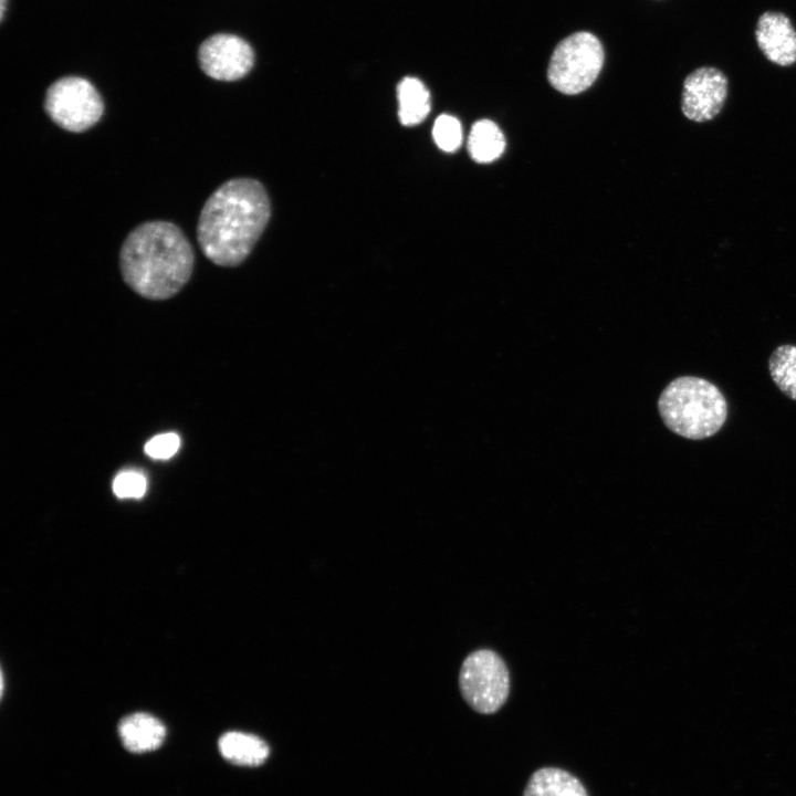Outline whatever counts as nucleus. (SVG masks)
Instances as JSON below:
<instances>
[{
	"instance_id": "nucleus-1",
	"label": "nucleus",
	"mask_w": 796,
	"mask_h": 796,
	"mask_svg": "<svg viewBox=\"0 0 796 796\" xmlns=\"http://www.w3.org/2000/svg\"><path fill=\"white\" fill-rule=\"evenodd\" d=\"M271 214L268 193L255 179L233 178L205 202L197 224L202 253L221 266H235L251 252Z\"/></svg>"
},
{
	"instance_id": "nucleus-2",
	"label": "nucleus",
	"mask_w": 796,
	"mask_h": 796,
	"mask_svg": "<svg viewBox=\"0 0 796 796\" xmlns=\"http://www.w3.org/2000/svg\"><path fill=\"white\" fill-rule=\"evenodd\" d=\"M195 263L191 243L176 224L147 221L133 229L119 252L126 284L150 300H165L188 282Z\"/></svg>"
},
{
	"instance_id": "nucleus-3",
	"label": "nucleus",
	"mask_w": 796,
	"mask_h": 796,
	"mask_svg": "<svg viewBox=\"0 0 796 796\" xmlns=\"http://www.w3.org/2000/svg\"><path fill=\"white\" fill-rule=\"evenodd\" d=\"M658 409L672 432L692 440L712 437L727 417V404L721 390L694 376L670 381L659 397Z\"/></svg>"
},
{
	"instance_id": "nucleus-4",
	"label": "nucleus",
	"mask_w": 796,
	"mask_h": 796,
	"mask_svg": "<svg viewBox=\"0 0 796 796\" xmlns=\"http://www.w3.org/2000/svg\"><path fill=\"white\" fill-rule=\"evenodd\" d=\"M604 48L589 32H576L562 40L553 51L547 69L551 85L566 95L587 90L604 64Z\"/></svg>"
},
{
	"instance_id": "nucleus-5",
	"label": "nucleus",
	"mask_w": 796,
	"mask_h": 796,
	"mask_svg": "<svg viewBox=\"0 0 796 796\" xmlns=\"http://www.w3.org/2000/svg\"><path fill=\"white\" fill-rule=\"evenodd\" d=\"M459 685L463 699L474 711L481 714L495 713L510 693L507 667L495 651L479 649L464 659Z\"/></svg>"
},
{
	"instance_id": "nucleus-6",
	"label": "nucleus",
	"mask_w": 796,
	"mask_h": 796,
	"mask_svg": "<svg viewBox=\"0 0 796 796\" xmlns=\"http://www.w3.org/2000/svg\"><path fill=\"white\" fill-rule=\"evenodd\" d=\"M44 111L61 128L82 133L101 119L104 103L90 81L80 76H64L49 86Z\"/></svg>"
},
{
	"instance_id": "nucleus-7",
	"label": "nucleus",
	"mask_w": 796,
	"mask_h": 796,
	"mask_svg": "<svg viewBox=\"0 0 796 796\" xmlns=\"http://www.w3.org/2000/svg\"><path fill=\"white\" fill-rule=\"evenodd\" d=\"M198 60L201 70L209 77L235 81L250 72L254 54L250 44L240 36L219 33L201 43Z\"/></svg>"
},
{
	"instance_id": "nucleus-8",
	"label": "nucleus",
	"mask_w": 796,
	"mask_h": 796,
	"mask_svg": "<svg viewBox=\"0 0 796 796\" xmlns=\"http://www.w3.org/2000/svg\"><path fill=\"white\" fill-rule=\"evenodd\" d=\"M727 87V78L721 70L713 66L694 70L683 81V115L695 123L712 121L724 106Z\"/></svg>"
},
{
	"instance_id": "nucleus-9",
	"label": "nucleus",
	"mask_w": 796,
	"mask_h": 796,
	"mask_svg": "<svg viewBox=\"0 0 796 796\" xmlns=\"http://www.w3.org/2000/svg\"><path fill=\"white\" fill-rule=\"evenodd\" d=\"M755 40L768 61L779 66L796 62V30L784 13L764 12L756 23Z\"/></svg>"
},
{
	"instance_id": "nucleus-10",
	"label": "nucleus",
	"mask_w": 796,
	"mask_h": 796,
	"mask_svg": "<svg viewBox=\"0 0 796 796\" xmlns=\"http://www.w3.org/2000/svg\"><path fill=\"white\" fill-rule=\"evenodd\" d=\"M123 745L130 752L143 753L158 748L166 736L165 725L147 713H134L118 724Z\"/></svg>"
},
{
	"instance_id": "nucleus-11",
	"label": "nucleus",
	"mask_w": 796,
	"mask_h": 796,
	"mask_svg": "<svg viewBox=\"0 0 796 796\" xmlns=\"http://www.w3.org/2000/svg\"><path fill=\"white\" fill-rule=\"evenodd\" d=\"M523 796H589L583 783L572 773L558 767L535 771Z\"/></svg>"
},
{
	"instance_id": "nucleus-12",
	"label": "nucleus",
	"mask_w": 796,
	"mask_h": 796,
	"mask_svg": "<svg viewBox=\"0 0 796 796\" xmlns=\"http://www.w3.org/2000/svg\"><path fill=\"white\" fill-rule=\"evenodd\" d=\"M221 755L242 766H258L268 758L270 750L260 737L242 732H228L219 740Z\"/></svg>"
},
{
	"instance_id": "nucleus-13",
	"label": "nucleus",
	"mask_w": 796,
	"mask_h": 796,
	"mask_svg": "<svg viewBox=\"0 0 796 796\" xmlns=\"http://www.w3.org/2000/svg\"><path fill=\"white\" fill-rule=\"evenodd\" d=\"M399 119L405 126L421 123L430 112V94L426 85L416 77L407 76L397 87Z\"/></svg>"
},
{
	"instance_id": "nucleus-14",
	"label": "nucleus",
	"mask_w": 796,
	"mask_h": 796,
	"mask_svg": "<svg viewBox=\"0 0 796 796\" xmlns=\"http://www.w3.org/2000/svg\"><path fill=\"white\" fill-rule=\"evenodd\" d=\"M504 147V136L495 123L481 119L473 124L468 139V149L473 160L491 163L502 155Z\"/></svg>"
},
{
	"instance_id": "nucleus-15",
	"label": "nucleus",
	"mask_w": 796,
	"mask_h": 796,
	"mask_svg": "<svg viewBox=\"0 0 796 796\" xmlns=\"http://www.w3.org/2000/svg\"><path fill=\"white\" fill-rule=\"evenodd\" d=\"M768 369L778 389L796 400V346L784 344L776 347L768 359Z\"/></svg>"
},
{
	"instance_id": "nucleus-16",
	"label": "nucleus",
	"mask_w": 796,
	"mask_h": 796,
	"mask_svg": "<svg viewBox=\"0 0 796 796\" xmlns=\"http://www.w3.org/2000/svg\"><path fill=\"white\" fill-rule=\"evenodd\" d=\"M432 136L437 146L448 153L457 150L462 143V127L460 122L448 114L437 117Z\"/></svg>"
},
{
	"instance_id": "nucleus-17",
	"label": "nucleus",
	"mask_w": 796,
	"mask_h": 796,
	"mask_svg": "<svg viewBox=\"0 0 796 796\" xmlns=\"http://www.w3.org/2000/svg\"><path fill=\"white\" fill-rule=\"evenodd\" d=\"M146 489V478L137 471H124L113 481L114 494L119 499H140Z\"/></svg>"
},
{
	"instance_id": "nucleus-18",
	"label": "nucleus",
	"mask_w": 796,
	"mask_h": 796,
	"mask_svg": "<svg viewBox=\"0 0 796 796\" xmlns=\"http://www.w3.org/2000/svg\"><path fill=\"white\" fill-rule=\"evenodd\" d=\"M180 439L175 432L158 434L145 446V453L157 460L171 458L179 449Z\"/></svg>"
},
{
	"instance_id": "nucleus-19",
	"label": "nucleus",
	"mask_w": 796,
	"mask_h": 796,
	"mask_svg": "<svg viewBox=\"0 0 796 796\" xmlns=\"http://www.w3.org/2000/svg\"><path fill=\"white\" fill-rule=\"evenodd\" d=\"M6 9H7V0H1V4H0V11H1L0 17H1V20H3V18H4Z\"/></svg>"
}]
</instances>
